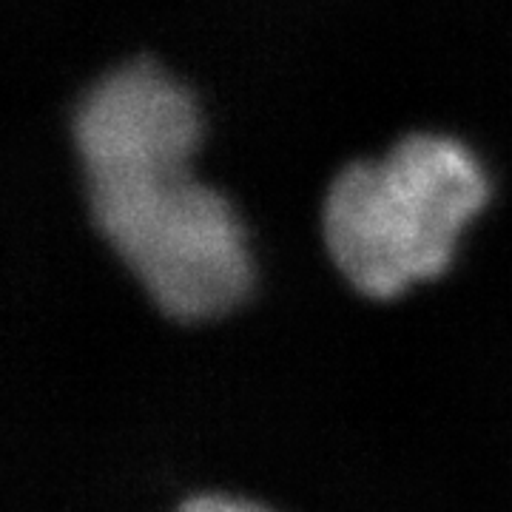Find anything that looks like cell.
I'll return each mask as SVG.
<instances>
[{"instance_id":"6da1fadb","label":"cell","mask_w":512,"mask_h":512,"mask_svg":"<svg viewBox=\"0 0 512 512\" xmlns=\"http://www.w3.org/2000/svg\"><path fill=\"white\" fill-rule=\"evenodd\" d=\"M72 134L94 225L151 302L183 322L231 311L248 291V256L228 202L188 174L194 97L134 60L86 92Z\"/></svg>"},{"instance_id":"7a4b0ae2","label":"cell","mask_w":512,"mask_h":512,"mask_svg":"<svg viewBox=\"0 0 512 512\" xmlns=\"http://www.w3.org/2000/svg\"><path fill=\"white\" fill-rule=\"evenodd\" d=\"M484 200L487 180L467 148L413 134L382 163H353L330 183L325 245L356 291L390 299L447 268L461 225Z\"/></svg>"},{"instance_id":"3957f363","label":"cell","mask_w":512,"mask_h":512,"mask_svg":"<svg viewBox=\"0 0 512 512\" xmlns=\"http://www.w3.org/2000/svg\"><path fill=\"white\" fill-rule=\"evenodd\" d=\"M256 504H248V501H234V498H194V501H185L183 510H248Z\"/></svg>"}]
</instances>
